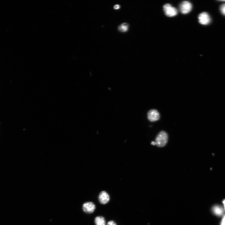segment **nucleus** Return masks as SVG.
<instances>
[{"label":"nucleus","mask_w":225,"mask_h":225,"mask_svg":"<svg viewBox=\"0 0 225 225\" xmlns=\"http://www.w3.org/2000/svg\"><path fill=\"white\" fill-rule=\"evenodd\" d=\"M168 139V135L165 131L160 132L155 139V145L160 147L165 146L167 144Z\"/></svg>","instance_id":"nucleus-1"},{"label":"nucleus","mask_w":225,"mask_h":225,"mask_svg":"<svg viewBox=\"0 0 225 225\" xmlns=\"http://www.w3.org/2000/svg\"><path fill=\"white\" fill-rule=\"evenodd\" d=\"M164 10L166 16L169 17H174L178 13L177 10L169 4H166L163 6Z\"/></svg>","instance_id":"nucleus-2"},{"label":"nucleus","mask_w":225,"mask_h":225,"mask_svg":"<svg viewBox=\"0 0 225 225\" xmlns=\"http://www.w3.org/2000/svg\"><path fill=\"white\" fill-rule=\"evenodd\" d=\"M199 23L202 25H207L211 21V19L209 14L206 12H202L198 17Z\"/></svg>","instance_id":"nucleus-3"},{"label":"nucleus","mask_w":225,"mask_h":225,"mask_svg":"<svg viewBox=\"0 0 225 225\" xmlns=\"http://www.w3.org/2000/svg\"><path fill=\"white\" fill-rule=\"evenodd\" d=\"M82 209L85 213L92 214L95 211L96 207L93 202H87L83 205Z\"/></svg>","instance_id":"nucleus-4"},{"label":"nucleus","mask_w":225,"mask_h":225,"mask_svg":"<svg viewBox=\"0 0 225 225\" xmlns=\"http://www.w3.org/2000/svg\"><path fill=\"white\" fill-rule=\"evenodd\" d=\"M160 117L159 112L156 109H151L148 112V119L151 122H154L158 121L159 120Z\"/></svg>","instance_id":"nucleus-5"},{"label":"nucleus","mask_w":225,"mask_h":225,"mask_svg":"<svg viewBox=\"0 0 225 225\" xmlns=\"http://www.w3.org/2000/svg\"><path fill=\"white\" fill-rule=\"evenodd\" d=\"M192 9L191 4L188 1L183 2L180 6V11L183 14H187L189 13Z\"/></svg>","instance_id":"nucleus-6"},{"label":"nucleus","mask_w":225,"mask_h":225,"mask_svg":"<svg viewBox=\"0 0 225 225\" xmlns=\"http://www.w3.org/2000/svg\"><path fill=\"white\" fill-rule=\"evenodd\" d=\"M98 199L100 204L105 205L108 203L109 201L110 196L106 191H103L100 193Z\"/></svg>","instance_id":"nucleus-7"},{"label":"nucleus","mask_w":225,"mask_h":225,"mask_svg":"<svg viewBox=\"0 0 225 225\" xmlns=\"http://www.w3.org/2000/svg\"><path fill=\"white\" fill-rule=\"evenodd\" d=\"M212 211L213 213L218 216H221L223 213V210L222 207L219 205H215L213 207Z\"/></svg>","instance_id":"nucleus-8"},{"label":"nucleus","mask_w":225,"mask_h":225,"mask_svg":"<svg viewBox=\"0 0 225 225\" xmlns=\"http://www.w3.org/2000/svg\"><path fill=\"white\" fill-rule=\"evenodd\" d=\"M96 225H106V221L104 218L101 216L96 217L95 220Z\"/></svg>","instance_id":"nucleus-9"},{"label":"nucleus","mask_w":225,"mask_h":225,"mask_svg":"<svg viewBox=\"0 0 225 225\" xmlns=\"http://www.w3.org/2000/svg\"><path fill=\"white\" fill-rule=\"evenodd\" d=\"M129 25L127 22H124L118 27V30L120 32L125 33L127 32L129 28Z\"/></svg>","instance_id":"nucleus-10"},{"label":"nucleus","mask_w":225,"mask_h":225,"mask_svg":"<svg viewBox=\"0 0 225 225\" xmlns=\"http://www.w3.org/2000/svg\"><path fill=\"white\" fill-rule=\"evenodd\" d=\"M220 10L222 14L225 15V4L221 6Z\"/></svg>","instance_id":"nucleus-11"},{"label":"nucleus","mask_w":225,"mask_h":225,"mask_svg":"<svg viewBox=\"0 0 225 225\" xmlns=\"http://www.w3.org/2000/svg\"><path fill=\"white\" fill-rule=\"evenodd\" d=\"M107 225H117V224L114 221L111 220L108 222Z\"/></svg>","instance_id":"nucleus-12"},{"label":"nucleus","mask_w":225,"mask_h":225,"mask_svg":"<svg viewBox=\"0 0 225 225\" xmlns=\"http://www.w3.org/2000/svg\"><path fill=\"white\" fill-rule=\"evenodd\" d=\"M121 8V6L119 5H116L114 6V8L115 10L119 9Z\"/></svg>","instance_id":"nucleus-13"},{"label":"nucleus","mask_w":225,"mask_h":225,"mask_svg":"<svg viewBox=\"0 0 225 225\" xmlns=\"http://www.w3.org/2000/svg\"><path fill=\"white\" fill-rule=\"evenodd\" d=\"M221 225H225V216H224L222 220Z\"/></svg>","instance_id":"nucleus-14"},{"label":"nucleus","mask_w":225,"mask_h":225,"mask_svg":"<svg viewBox=\"0 0 225 225\" xmlns=\"http://www.w3.org/2000/svg\"><path fill=\"white\" fill-rule=\"evenodd\" d=\"M223 202L224 205V210L225 211V199L223 201Z\"/></svg>","instance_id":"nucleus-15"},{"label":"nucleus","mask_w":225,"mask_h":225,"mask_svg":"<svg viewBox=\"0 0 225 225\" xmlns=\"http://www.w3.org/2000/svg\"><path fill=\"white\" fill-rule=\"evenodd\" d=\"M151 144L153 145H155V141H152L151 143Z\"/></svg>","instance_id":"nucleus-16"}]
</instances>
